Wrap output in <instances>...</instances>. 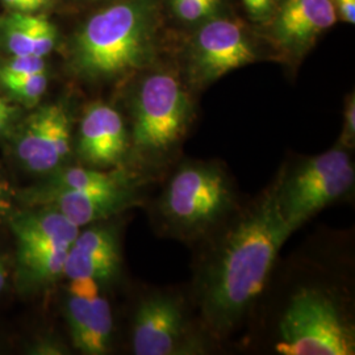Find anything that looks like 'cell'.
<instances>
[{"label": "cell", "mask_w": 355, "mask_h": 355, "mask_svg": "<svg viewBox=\"0 0 355 355\" xmlns=\"http://www.w3.org/2000/svg\"><path fill=\"white\" fill-rule=\"evenodd\" d=\"M354 182L350 154L338 144L282 173L275 182L277 202L292 233L321 209L343 199L353 190Z\"/></svg>", "instance_id": "8992f818"}, {"label": "cell", "mask_w": 355, "mask_h": 355, "mask_svg": "<svg viewBox=\"0 0 355 355\" xmlns=\"http://www.w3.org/2000/svg\"><path fill=\"white\" fill-rule=\"evenodd\" d=\"M114 318L111 305L99 293L92 299L89 318L74 346L87 355L105 354L112 341Z\"/></svg>", "instance_id": "e0dca14e"}, {"label": "cell", "mask_w": 355, "mask_h": 355, "mask_svg": "<svg viewBox=\"0 0 355 355\" xmlns=\"http://www.w3.org/2000/svg\"><path fill=\"white\" fill-rule=\"evenodd\" d=\"M336 8L337 16H341L343 21L354 24L355 0H330Z\"/></svg>", "instance_id": "d4e9b609"}, {"label": "cell", "mask_w": 355, "mask_h": 355, "mask_svg": "<svg viewBox=\"0 0 355 355\" xmlns=\"http://www.w3.org/2000/svg\"><path fill=\"white\" fill-rule=\"evenodd\" d=\"M258 51L245 26L223 15L198 26L187 49V76L191 86L203 89L246 64Z\"/></svg>", "instance_id": "52a82bcc"}, {"label": "cell", "mask_w": 355, "mask_h": 355, "mask_svg": "<svg viewBox=\"0 0 355 355\" xmlns=\"http://www.w3.org/2000/svg\"><path fill=\"white\" fill-rule=\"evenodd\" d=\"M133 180L124 170L101 171L87 167H67L48 178L46 183L37 190L29 192L31 202L40 204L51 195L69 191L105 189L130 184Z\"/></svg>", "instance_id": "2e32d148"}, {"label": "cell", "mask_w": 355, "mask_h": 355, "mask_svg": "<svg viewBox=\"0 0 355 355\" xmlns=\"http://www.w3.org/2000/svg\"><path fill=\"white\" fill-rule=\"evenodd\" d=\"M193 120L190 92L177 73L158 69L142 76L132 98L129 150L148 167L177 152Z\"/></svg>", "instance_id": "3957f363"}, {"label": "cell", "mask_w": 355, "mask_h": 355, "mask_svg": "<svg viewBox=\"0 0 355 355\" xmlns=\"http://www.w3.org/2000/svg\"><path fill=\"white\" fill-rule=\"evenodd\" d=\"M129 152L125 123L114 108L105 103H92L80 120L76 153L92 167L120 165Z\"/></svg>", "instance_id": "8fae6325"}, {"label": "cell", "mask_w": 355, "mask_h": 355, "mask_svg": "<svg viewBox=\"0 0 355 355\" xmlns=\"http://www.w3.org/2000/svg\"><path fill=\"white\" fill-rule=\"evenodd\" d=\"M248 16L254 23H268L277 8L275 0H241Z\"/></svg>", "instance_id": "603a6c76"}, {"label": "cell", "mask_w": 355, "mask_h": 355, "mask_svg": "<svg viewBox=\"0 0 355 355\" xmlns=\"http://www.w3.org/2000/svg\"><path fill=\"white\" fill-rule=\"evenodd\" d=\"M158 0H117L92 15L71 42V64L89 80L146 69L157 54Z\"/></svg>", "instance_id": "7a4b0ae2"}, {"label": "cell", "mask_w": 355, "mask_h": 355, "mask_svg": "<svg viewBox=\"0 0 355 355\" xmlns=\"http://www.w3.org/2000/svg\"><path fill=\"white\" fill-rule=\"evenodd\" d=\"M78 1H85V3H89V1H95V0H78Z\"/></svg>", "instance_id": "f1b7e54d"}, {"label": "cell", "mask_w": 355, "mask_h": 355, "mask_svg": "<svg viewBox=\"0 0 355 355\" xmlns=\"http://www.w3.org/2000/svg\"><path fill=\"white\" fill-rule=\"evenodd\" d=\"M291 234L274 183L217 237L195 284L204 327L212 336L224 337L241 324Z\"/></svg>", "instance_id": "6da1fadb"}, {"label": "cell", "mask_w": 355, "mask_h": 355, "mask_svg": "<svg viewBox=\"0 0 355 355\" xmlns=\"http://www.w3.org/2000/svg\"><path fill=\"white\" fill-rule=\"evenodd\" d=\"M132 347L137 355L193 353L196 347L180 300L162 292L142 299L133 318Z\"/></svg>", "instance_id": "ba28073f"}, {"label": "cell", "mask_w": 355, "mask_h": 355, "mask_svg": "<svg viewBox=\"0 0 355 355\" xmlns=\"http://www.w3.org/2000/svg\"><path fill=\"white\" fill-rule=\"evenodd\" d=\"M136 202V191L130 183L105 189L60 192L40 204L55 208L80 228L116 215Z\"/></svg>", "instance_id": "4fadbf2b"}, {"label": "cell", "mask_w": 355, "mask_h": 355, "mask_svg": "<svg viewBox=\"0 0 355 355\" xmlns=\"http://www.w3.org/2000/svg\"><path fill=\"white\" fill-rule=\"evenodd\" d=\"M337 17L330 0H282L268 21L270 36L282 53L297 58Z\"/></svg>", "instance_id": "30bf717a"}, {"label": "cell", "mask_w": 355, "mask_h": 355, "mask_svg": "<svg viewBox=\"0 0 355 355\" xmlns=\"http://www.w3.org/2000/svg\"><path fill=\"white\" fill-rule=\"evenodd\" d=\"M234 204L233 184L224 166L189 161L167 180L157 209L171 236L195 240L218 228Z\"/></svg>", "instance_id": "277c9868"}, {"label": "cell", "mask_w": 355, "mask_h": 355, "mask_svg": "<svg viewBox=\"0 0 355 355\" xmlns=\"http://www.w3.org/2000/svg\"><path fill=\"white\" fill-rule=\"evenodd\" d=\"M71 150V127L62 105L40 108L26 120L16 142V154L28 170L48 173L62 164Z\"/></svg>", "instance_id": "9c48e42d"}, {"label": "cell", "mask_w": 355, "mask_h": 355, "mask_svg": "<svg viewBox=\"0 0 355 355\" xmlns=\"http://www.w3.org/2000/svg\"><path fill=\"white\" fill-rule=\"evenodd\" d=\"M355 144V101L354 95L347 96L343 111V129L338 145L350 150Z\"/></svg>", "instance_id": "7402d4cb"}, {"label": "cell", "mask_w": 355, "mask_h": 355, "mask_svg": "<svg viewBox=\"0 0 355 355\" xmlns=\"http://www.w3.org/2000/svg\"><path fill=\"white\" fill-rule=\"evenodd\" d=\"M13 108L6 102L3 98H0V132L7 127L8 121L12 117Z\"/></svg>", "instance_id": "4316f807"}, {"label": "cell", "mask_w": 355, "mask_h": 355, "mask_svg": "<svg viewBox=\"0 0 355 355\" xmlns=\"http://www.w3.org/2000/svg\"><path fill=\"white\" fill-rule=\"evenodd\" d=\"M11 187L6 179L0 177V223L10 214L12 203H11Z\"/></svg>", "instance_id": "484cf974"}, {"label": "cell", "mask_w": 355, "mask_h": 355, "mask_svg": "<svg viewBox=\"0 0 355 355\" xmlns=\"http://www.w3.org/2000/svg\"><path fill=\"white\" fill-rule=\"evenodd\" d=\"M121 267L120 243L116 230L110 227H92L79 232L69 248L64 261V275L69 279L91 278L110 282Z\"/></svg>", "instance_id": "7c38bea8"}, {"label": "cell", "mask_w": 355, "mask_h": 355, "mask_svg": "<svg viewBox=\"0 0 355 355\" xmlns=\"http://www.w3.org/2000/svg\"><path fill=\"white\" fill-rule=\"evenodd\" d=\"M166 1H167V4H168V3H173V1H177V0H166Z\"/></svg>", "instance_id": "f546056e"}, {"label": "cell", "mask_w": 355, "mask_h": 355, "mask_svg": "<svg viewBox=\"0 0 355 355\" xmlns=\"http://www.w3.org/2000/svg\"><path fill=\"white\" fill-rule=\"evenodd\" d=\"M8 278V270H7V265L4 262V259L0 257V292L3 291L6 282Z\"/></svg>", "instance_id": "83f0119b"}, {"label": "cell", "mask_w": 355, "mask_h": 355, "mask_svg": "<svg viewBox=\"0 0 355 355\" xmlns=\"http://www.w3.org/2000/svg\"><path fill=\"white\" fill-rule=\"evenodd\" d=\"M46 73L44 57L37 55H12L7 62L0 66V79L20 78Z\"/></svg>", "instance_id": "44dd1931"}, {"label": "cell", "mask_w": 355, "mask_h": 355, "mask_svg": "<svg viewBox=\"0 0 355 355\" xmlns=\"http://www.w3.org/2000/svg\"><path fill=\"white\" fill-rule=\"evenodd\" d=\"M11 227L19 249L70 248L79 234V227L49 205L42 211L15 217Z\"/></svg>", "instance_id": "5bb4252c"}, {"label": "cell", "mask_w": 355, "mask_h": 355, "mask_svg": "<svg viewBox=\"0 0 355 355\" xmlns=\"http://www.w3.org/2000/svg\"><path fill=\"white\" fill-rule=\"evenodd\" d=\"M57 41V29L44 15L13 12L3 20V42L12 55H48Z\"/></svg>", "instance_id": "9a60e30c"}, {"label": "cell", "mask_w": 355, "mask_h": 355, "mask_svg": "<svg viewBox=\"0 0 355 355\" xmlns=\"http://www.w3.org/2000/svg\"><path fill=\"white\" fill-rule=\"evenodd\" d=\"M13 12L35 13L48 4L49 0H1Z\"/></svg>", "instance_id": "cb8c5ba5"}, {"label": "cell", "mask_w": 355, "mask_h": 355, "mask_svg": "<svg viewBox=\"0 0 355 355\" xmlns=\"http://www.w3.org/2000/svg\"><path fill=\"white\" fill-rule=\"evenodd\" d=\"M67 252L69 248L20 249L19 261L28 279L35 283H48L64 275Z\"/></svg>", "instance_id": "ac0fdd59"}, {"label": "cell", "mask_w": 355, "mask_h": 355, "mask_svg": "<svg viewBox=\"0 0 355 355\" xmlns=\"http://www.w3.org/2000/svg\"><path fill=\"white\" fill-rule=\"evenodd\" d=\"M275 349L283 355H353L354 327L329 292L304 287L280 318Z\"/></svg>", "instance_id": "5b68a950"}, {"label": "cell", "mask_w": 355, "mask_h": 355, "mask_svg": "<svg viewBox=\"0 0 355 355\" xmlns=\"http://www.w3.org/2000/svg\"><path fill=\"white\" fill-rule=\"evenodd\" d=\"M0 85L12 95L16 101L26 105H35L48 89V74L40 73L20 78L0 79Z\"/></svg>", "instance_id": "ffe728a7"}, {"label": "cell", "mask_w": 355, "mask_h": 355, "mask_svg": "<svg viewBox=\"0 0 355 355\" xmlns=\"http://www.w3.org/2000/svg\"><path fill=\"white\" fill-rule=\"evenodd\" d=\"M167 6L180 24L200 26L221 15L223 0H177Z\"/></svg>", "instance_id": "d6986e66"}]
</instances>
